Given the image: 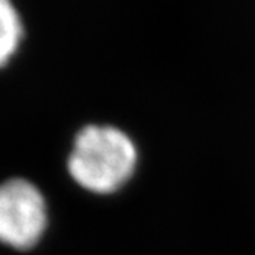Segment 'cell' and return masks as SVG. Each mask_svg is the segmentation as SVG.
Masks as SVG:
<instances>
[{
    "mask_svg": "<svg viewBox=\"0 0 255 255\" xmlns=\"http://www.w3.org/2000/svg\"><path fill=\"white\" fill-rule=\"evenodd\" d=\"M137 165V148L127 133L111 126H88L78 133L68 160L73 180L97 194L117 191Z\"/></svg>",
    "mask_w": 255,
    "mask_h": 255,
    "instance_id": "obj_1",
    "label": "cell"
},
{
    "mask_svg": "<svg viewBox=\"0 0 255 255\" xmlns=\"http://www.w3.org/2000/svg\"><path fill=\"white\" fill-rule=\"evenodd\" d=\"M46 203L35 184L10 180L0 184V242L30 249L46 229Z\"/></svg>",
    "mask_w": 255,
    "mask_h": 255,
    "instance_id": "obj_2",
    "label": "cell"
},
{
    "mask_svg": "<svg viewBox=\"0 0 255 255\" xmlns=\"http://www.w3.org/2000/svg\"><path fill=\"white\" fill-rule=\"evenodd\" d=\"M21 38L23 23L12 3V0H0V66L7 64L17 53Z\"/></svg>",
    "mask_w": 255,
    "mask_h": 255,
    "instance_id": "obj_3",
    "label": "cell"
}]
</instances>
